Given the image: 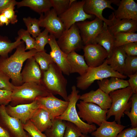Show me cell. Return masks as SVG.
Instances as JSON below:
<instances>
[{"label": "cell", "mask_w": 137, "mask_h": 137, "mask_svg": "<svg viewBox=\"0 0 137 137\" xmlns=\"http://www.w3.org/2000/svg\"><path fill=\"white\" fill-rule=\"evenodd\" d=\"M42 72L34 57H31L26 60L21 72L23 82H32L42 84Z\"/></svg>", "instance_id": "18"}, {"label": "cell", "mask_w": 137, "mask_h": 137, "mask_svg": "<svg viewBox=\"0 0 137 137\" xmlns=\"http://www.w3.org/2000/svg\"><path fill=\"white\" fill-rule=\"evenodd\" d=\"M113 77L124 79L127 76L114 71L108 64L106 60L101 65L96 67H89L83 75L77 77L76 86L80 90H85L95 80H101Z\"/></svg>", "instance_id": "5"}, {"label": "cell", "mask_w": 137, "mask_h": 137, "mask_svg": "<svg viewBox=\"0 0 137 137\" xmlns=\"http://www.w3.org/2000/svg\"><path fill=\"white\" fill-rule=\"evenodd\" d=\"M50 93L42 84L35 82H25L15 86L12 91L10 105H17L31 103L37 99L46 96Z\"/></svg>", "instance_id": "2"}, {"label": "cell", "mask_w": 137, "mask_h": 137, "mask_svg": "<svg viewBox=\"0 0 137 137\" xmlns=\"http://www.w3.org/2000/svg\"><path fill=\"white\" fill-rule=\"evenodd\" d=\"M36 100L40 107L48 112L52 121L63 113L68 104V101L59 99L51 93Z\"/></svg>", "instance_id": "11"}, {"label": "cell", "mask_w": 137, "mask_h": 137, "mask_svg": "<svg viewBox=\"0 0 137 137\" xmlns=\"http://www.w3.org/2000/svg\"><path fill=\"white\" fill-rule=\"evenodd\" d=\"M56 42L60 49L67 55L82 49L84 46L79 30L75 24L65 30Z\"/></svg>", "instance_id": "8"}, {"label": "cell", "mask_w": 137, "mask_h": 137, "mask_svg": "<svg viewBox=\"0 0 137 137\" xmlns=\"http://www.w3.org/2000/svg\"><path fill=\"white\" fill-rule=\"evenodd\" d=\"M48 44L51 48L50 55L54 62L62 73L68 76L70 74L67 55L64 53L58 46L56 39L52 35H49Z\"/></svg>", "instance_id": "17"}, {"label": "cell", "mask_w": 137, "mask_h": 137, "mask_svg": "<svg viewBox=\"0 0 137 137\" xmlns=\"http://www.w3.org/2000/svg\"><path fill=\"white\" fill-rule=\"evenodd\" d=\"M25 48L23 42L17 46L14 53L10 57L0 56V71L9 77L15 86L23 83L21 71L23 63L38 52L35 49L26 52Z\"/></svg>", "instance_id": "1"}, {"label": "cell", "mask_w": 137, "mask_h": 137, "mask_svg": "<svg viewBox=\"0 0 137 137\" xmlns=\"http://www.w3.org/2000/svg\"><path fill=\"white\" fill-rule=\"evenodd\" d=\"M137 72V56L126 55L123 74L128 76L134 74Z\"/></svg>", "instance_id": "35"}, {"label": "cell", "mask_w": 137, "mask_h": 137, "mask_svg": "<svg viewBox=\"0 0 137 137\" xmlns=\"http://www.w3.org/2000/svg\"><path fill=\"white\" fill-rule=\"evenodd\" d=\"M38 19L40 27L45 28L56 39H58L65 30L63 22L53 8L44 15L40 14Z\"/></svg>", "instance_id": "12"}, {"label": "cell", "mask_w": 137, "mask_h": 137, "mask_svg": "<svg viewBox=\"0 0 137 137\" xmlns=\"http://www.w3.org/2000/svg\"><path fill=\"white\" fill-rule=\"evenodd\" d=\"M5 106L0 105V125L13 137H24L27 132L23 128L22 123L9 115L6 111Z\"/></svg>", "instance_id": "15"}, {"label": "cell", "mask_w": 137, "mask_h": 137, "mask_svg": "<svg viewBox=\"0 0 137 137\" xmlns=\"http://www.w3.org/2000/svg\"><path fill=\"white\" fill-rule=\"evenodd\" d=\"M23 42L18 37L12 42L7 38L0 36V56L8 57V54Z\"/></svg>", "instance_id": "30"}, {"label": "cell", "mask_w": 137, "mask_h": 137, "mask_svg": "<svg viewBox=\"0 0 137 137\" xmlns=\"http://www.w3.org/2000/svg\"><path fill=\"white\" fill-rule=\"evenodd\" d=\"M10 23L8 19L3 13L0 14V26H2L5 24L8 25Z\"/></svg>", "instance_id": "48"}, {"label": "cell", "mask_w": 137, "mask_h": 137, "mask_svg": "<svg viewBox=\"0 0 137 137\" xmlns=\"http://www.w3.org/2000/svg\"><path fill=\"white\" fill-rule=\"evenodd\" d=\"M121 47L127 55L137 56V42L129 43Z\"/></svg>", "instance_id": "44"}, {"label": "cell", "mask_w": 137, "mask_h": 137, "mask_svg": "<svg viewBox=\"0 0 137 137\" xmlns=\"http://www.w3.org/2000/svg\"><path fill=\"white\" fill-rule=\"evenodd\" d=\"M12 91L0 89V105L6 106L11 100Z\"/></svg>", "instance_id": "43"}, {"label": "cell", "mask_w": 137, "mask_h": 137, "mask_svg": "<svg viewBox=\"0 0 137 137\" xmlns=\"http://www.w3.org/2000/svg\"><path fill=\"white\" fill-rule=\"evenodd\" d=\"M16 2L14 0H0V14L3 11Z\"/></svg>", "instance_id": "47"}, {"label": "cell", "mask_w": 137, "mask_h": 137, "mask_svg": "<svg viewBox=\"0 0 137 137\" xmlns=\"http://www.w3.org/2000/svg\"><path fill=\"white\" fill-rule=\"evenodd\" d=\"M71 93L68 95V104L66 110L61 115L56 118L69 122L75 125L83 134L91 133L96 129L94 124H89L83 121L79 117L77 111L76 106L80 95L79 91L74 85L71 88Z\"/></svg>", "instance_id": "4"}, {"label": "cell", "mask_w": 137, "mask_h": 137, "mask_svg": "<svg viewBox=\"0 0 137 137\" xmlns=\"http://www.w3.org/2000/svg\"><path fill=\"white\" fill-rule=\"evenodd\" d=\"M42 84L53 95L58 94L68 101L67 79L55 63L50 65L47 71L42 72Z\"/></svg>", "instance_id": "3"}, {"label": "cell", "mask_w": 137, "mask_h": 137, "mask_svg": "<svg viewBox=\"0 0 137 137\" xmlns=\"http://www.w3.org/2000/svg\"><path fill=\"white\" fill-rule=\"evenodd\" d=\"M70 74L77 73L82 76L87 72L89 67L84 59V56L73 51L67 55Z\"/></svg>", "instance_id": "23"}, {"label": "cell", "mask_w": 137, "mask_h": 137, "mask_svg": "<svg viewBox=\"0 0 137 137\" xmlns=\"http://www.w3.org/2000/svg\"><path fill=\"white\" fill-rule=\"evenodd\" d=\"M118 7L113 12L118 19H128L137 21V4L133 0H122Z\"/></svg>", "instance_id": "20"}, {"label": "cell", "mask_w": 137, "mask_h": 137, "mask_svg": "<svg viewBox=\"0 0 137 137\" xmlns=\"http://www.w3.org/2000/svg\"><path fill=\"white\" fill-rule=\"evenodd\" d=\"M84 102L95 104L105 110H108L111 107L112 101L109 94L100 89L95 91L91 90L80 96V99Z\"/></svg>", "instance_id": "19"}, {"label": "cell", "mask_w": 137, "mask_h": 137, "mask_svg": "<svg viewBox=\"0 0 137 137\" xmlns=\"http://www.w3.org/2000/svg\"><path fill=\"white\" fill-rule=\"evenodd\" d=\"M133 94L132 90L129 86L110 92L109 95L112 103L107 111V119L114 116V121L121 124V118L123 116L124 112L129 111L131 108V101L129 100Z\"/></svg>", "instance_id": "6"}, {"label": "cell", "mask_w": 137, "mask_h": 137, "mask_svg": "<svg viewBox=\"0 0 137 137\" xmlns=\"http://www.w3.org/2000/svg\"><path fill=\"white\" fill-rule=\"evenodd\" d=\"M49 33L46 29L40 34L35 39V49L38 52H45V45L48 43Z\"/></svg>", "instance_id": "36"}, {"label": "cell", "mask_w": 137, "mask_h": 137, "mask_svg": "<svg viewBox=\"0 0 137 137\" xmlns=\"http://www.w3.org/2000/svg\"><path fill=\"white\" fill-rule=\"evenodd\" d=\"M40 107L36 100L30 104L15 106L8 105L5 106V109L9 115L18 119L23 124L30 120L35 111Z\"/></svg>", "instance_id": "16"}, {"label": "cell", "mask_w": 137, "mask_h": 137, "mask_svg": "<svg viewBox=\"0 0 137 137\" xmlns=\"http://www.w3.org/2000/svg\"><path fill=\"white\" fill-rule=\"evenodd\" d=\"M17 34L18 37L25 43L26 50L35 49V39L31 36L27 30L21 29L18 31Z\"/></svg>", "instance_id": "37"}, {"label": "cell", "mask_w": 137, "mask_h": 137, "mask_svg": "<svg viewBox=\"0 0 137 137\" xmlns=\"http://www.w3.org/2000/svg\"><path fill=\"white\" fill-rule=\"evenodd\" d=\"M76 105L79 117L88 124H95L99 126L103 122L107 120L108 110L102 109L95 104L81 100Z\"/></svg>", "instance_id": "7"}, {"label": "cell", "mask_w": 137, "mask_h": 137, "mask_svg": "<svg viewBox=\"0 0 137 137\" xmlns=\"http://www.w3.org/2000/svg\"><path fill=\"white\" fill-rule=\"evenodd\" d=\"M24 137H31V135L27 132Z\"/></svg>", "instance_id": "51"}, {"label": "cell", "mask_w": 137, "mask_h": 137, "mask_svg": "<svg viewBox=\"0 0 137 137\" xmlns=\"http://www.w3.org/2000/svg\"><path fill=\"white\" fill-rule=\"evenodd\" d=\"M126 126L117 123L115 121L103 122L91 134L92 137H117L118 134Z\"/></svg>", "instance_id": "22"}, {"label": "cell", "mask_w": 137, "mask_h": 137, "mask_svg": "<svg viewBox=\"0 0 137 137\" xmlns=\"http://www.w3.org/2000/svg\"><path fill=\"white\" fill-rule=\"evenodd\" d=\"M30 120L42 132L50 128L52 124V121L48 112L41 107L36 110Z\"/></svg>", "instance_id": "24"}, {"label": "cell", "mask_w": 137, "mask_h": 137, "mask_svg": "<svg viewBox=\"0 0 137 137\" xmlns=\"http://www.w3.org/2000/svg\"><path fill=\"white\" fill-rule=\"evenodd\" d=\"M33 57L43 72L48 70L50 65L54 63L50 55L46 51L37 52Z\"/></svg>", "instance_id": "32"}, {"label": "cell", "mask_w": 137, "mask_h": 137, "mask_svg": "<svg viewBox=\"0 0 137 137\" xmlns=\"http://www.w3.org/2000/svg\"><path fill=\"white\" fill-rule=\"evenodd\" d=\"M117 137H137V127L129 128L123 130Z\"/></svg>", "instance_id": "45"}, {"label": "cell", "mask_w": 137, "mask_h": 137, "mask_svg": "<svg viewBox=\"0 0 137 137\" xmlns=\"http://www.w3.org/2000/svg\"><path fill=\"white\" fill-rule=\"evenodd\" d=\"M17 2H16L11 4L8 7L3 11L1 13L4 14L9 20L10 23L12 24H15L18 21L17 16L15 14L14 10V6L16 5Z\"/></svg>", "instance_id": "41"}, {"label": "cell", "mask_w": 137, "mask_h": 137, "mask_svg": "<svg viewBox=\"0 0 137 137\" xmlns=\"http://www.w3.org/2000/svg\"><path fill=\"white\" fill-rule=\"evenodd\" d=\"M127 76L129 78L128 80L129 86L132 90L133 93H137V72Z\"/></svg>", "instance_id": "46"}, {"label": "cell", "mask_w": 137, "mask_h": 137, "mask_svg": "<svg viewBox=\"0 0 137 137\" xmlns=\"http://www.w3.org/2000/svg\"><path fill=\"white\" fill-rule=\"evenodd\" d=\"M126 56L121 46L115 47L111 56L106 59L107 63L114 71L123 74Z\"/></svg>", "instance_id": "26"}, {"label": "cell", "mask_w": 137, "mask_h": 137, "mask_svg": "<svg viewBox=\"0 0 137 137\" xmlns=\"http://www.w3.org/2000/svg\"><path fill=\"white\" fill-rule=\"evenodd\" d=\"M115 38L114 35L108 30L107 26L104 22L102 29L97 37L95 43H97L103 47L107 51L108 57L112 55L114 48Z\"/></svg>", "instance_id": "27"}, {"label": "cell", "mask_w": 137, "mask_h": 137, "mask_svg": "<svg viewBox=\"0 0 137 137\" xmlns=\"http://www.w3.org/2000/svg\"><path fill=\"white\" fill-rule=\"evenodd\" d=\"M80 137H91L87 135L82 134Z\"/></svg>", "instance_id": "50"}, {"label": "cell", "mask_w": 137, "mask_h": 137, "mask_svg": "<svg viewBox=\"0 0 137 137\" xmlns=\"http://www.w3.org/2000/svg\"><path fill=\"white\" fill-rule=\"evenodd\" d=\"M114 48L128 43L137 42V34L133 32H119L114 35Z\"/></svg>", "instance_id": "31"}, {"label": "cell", "mask_w": 137, "mask_h": 137, "mask_svg": "<svg viewBox=\"0 0 137 137\" xmlns=\"http://www.w3.org/2000/svg\"><path fill=\"white\" fill-rule=\"evenodd\" d=\"M110 19V25L107 26L109 31L112 34L119 32H133L137 30V21L128 19H118L116 18L113 12Z\"/></svg>", "instance_id": "21"}, {"label": "cell", "mask_w": 137, "mask_h": 137, "mask_svg": "<svg viewBox=\"0 0 137 137\" xmlns=\"http://www.w3.org/2000/svg\"><path fill=\"white\" fill-rule=\"evenodd\" d=\"M85 2V0H76L64 12L58 16L64 25L65 30L77 22L92 18L94 16L84 12L83 7Z\"/></svg>", "instance_id": "9"}, {"label": "cell", "mask_w": 137, "mask_h": 137, "mask_svg": "<svg viewBox=\"0 0 137 137\" xmlns=\"http://www.w3.org/2000/svg\"><path fill=\"white\" fill-rule=\"evenodd\" d=\"M25 130L28 133L31 137H47L37 128L29 120L23 124Z\"/></svg>", "instance_id": "39"}, {"label": "cell", "mask_w": 137, "mask_h": 137, "mask_svg": "<svg viewBox=\"0 0 137 137\" xmlns=\"http://www.w3.org/2000/svg\"><path fill=\"white\" fill-rule=\"evenodd\" d=\"M82 134L79 129L75 125L66 121L64 137H80Z\"/></svg>", "instance_id": "40"}, {"label": "cell", "mask_w": 137, "mask_h": 137, "mask_svg": "<svg viewBox=\"0 0 137 137\" xmlns=\"http://www.w3.org/2000/svg\"><path fill=\"white\" fill-rule=\"evenodd\" d=\"M110 78L97 81L99 88L108 94L111 92L129 86L128 80L116 77Z\"/></svg>", "instance_id": "25"}, {"label": "cell", "mask_w": 137, "mask_h": 137, "mask_svg": "<svg viewBox=\"0 0 137 137\" xmlns=\"http://www.w3.org/2000/svg\"><path fill=\"white\" fill-rule=\"evenodd\" d=\"M52 7L58 16L69 7L70 0H50Z\"/></svg>", "instance_id": "38"}, {"label": "cell", "mask_w": 137, "mask_h": 137, "mask_svg": "<svg viewBox=\"0 0 137 137\" xmlns=\"http://www.w3.org/2000/svg\"><path fill=\"white\" fill-rule=\"evenodd\" d=\"M82 49L85 60L89 67L101 65L108 57L106 50L97 43L85 45Z\"/></svg>", "instance_id": "13"}, {"label": "cell", "mask_w": 137, "mask_h": 137, "mask_svg": "<svg viewBox=\"0 0 137 137\" xmlns=\"http://www.w3.org/2000/svg\"><path fill=\"white\" fill-rule=\"evenodd\" d=\"M10 79L7 75L0 71V89L12 91L15 86L10 82Z\"/></svg>", "instance_id": "42"}, {"label": "cell", "mask_w": 137, "mask_h": 137, "mask_svg": "<svg viewBox=\"0 0 137 137\" xmlns=\"http://www.w3.org/2000/svg\"><path fill=\"white\" fill-rule=\"evenodd\" d=\"M66 121L56 118L52 121L50 128L45 132L47 137H64L66 127Z\"/></svg>", "instance_id": "29"}, {"label": "cell", "mask_w": 137, "mask_h": 137, "mask_svg": "<svg viewBox=\"0 0 137 137\" xmlns=\"http://www.w3.org/2000/svg\"><path fill=\"white\" fill-rule=\"evenodd\" d=\"M120 0H85L83 9L87 14L95 16L105 23L107 26L111 23L110 19L108 20L102 15V11L106 8L115 11L111 5L113 3L118 5Z\"/></svg>", "instance_id": "14"}, {"label": "cell", "mask_w": 137, "mask_h": 137, "mask_svg": "<svg viewBox=\"0 0 137 137\" xmlns=\"http://www.w3.org/2000/svg\"><path fill=\"white\" fill-rule=\"evenodd\" d=\"M0 137H13L6 130L0 125Z\"/></svg>", "instance_id": "49"}, {"label": "cell", "mask_w": 137, "mask_h": 137, "mask_svg": "<svg viewBox=\"0 0 137 137\" xmlns=\"http://www.w3.org/2000/svg\"><path fill=\"white\" fill-rule=\"evenodd\" d=\"M23 20L27 27V30L33 38H35L41 32L39 19L28 17L23 18Z\"/></svg>", "instance_id": "33"}, {"label": "cell", "mask_w": 137, "mask_h": 137, "mask_svg": "<svg viewBox=\"0 0 137 137\" xmlns=\"http://www.w3.org/2000/svg\"><path fill=\"white\" fill-rule=\"evenodd\" d=\"M16 5L18 8L28 7L40 14L46 13L52 7L50 0H23L17 2Z\"/></svg>", "instance_id": "28"}, {"label": "cell", "mask_w": 137, "mask_h": 137, "mask_svg": "<svg viewBox=\"0 0 137 137\" xmlns=\"http://www.w3.org/2000/svg\"><path fill=\"white\" fill-rule=\"evenodd\" d=\"M104 22L95 17L91 21H85L75 23L79 30L83 45L95 43L97 37L102 29Z\"/></svg>", "instance_id": "10"}, {"label": "cell", "mask_w": 137, "mask_h": 137, "mask_svg": "<svg viewBox=\"0 0 137 137\" xmlns=\"http://www.w3.org/2000/svg\"><path fill=\"white\" fill-rule=\"evenodd\" d=\"M131 101V109L130 111H125L124 114L129 118L131 123V128L137 127V93H133L130 99Z\"/></svg>", "instance_id": "34"}]
</instances>
